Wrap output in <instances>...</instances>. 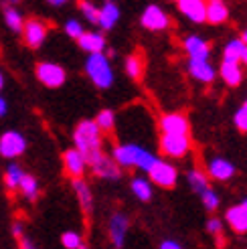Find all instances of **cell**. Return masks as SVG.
Masks as SVG:
<instances>
[{"mask_svg": "<svg viewBox=\"0 0 247 249\" xmlns=\"http://www.w3.org/2000/svg\"><path fill=\"white\" fill-rule=\"evenodd\" d=\"M225 219L235 233H247V211L243 209V205L229 207L225 213Z\"/></svg>", "mask_w": 247, "mask_h": 249, "instance_id": "obj_20", "label": "cell"}, {"mask_svg": "<svg viewBox=\"0 0 247 249\" xmlns=\"http://www.w3.org/2000/svg\"><path fill=\"white\" fill-rule=\"evenodd\" d=\"M241 41H243V43H245V47H247V29H245V31H243V35H241Z\"/></svg>", "mask_w": 247, "mask_h": 249, "instance_id": "obj_43", "label": "cell"}, {"mask_svg": "<svg viewBox=\"0 0 247 249\" xmlns=\"http://www.w3.org/2000/svg\"><path fill=\"white\" fill-rule=\"evenodd\" d=\"M233 124H235V128L239 132H247V104H243L235 111V116H233Z\"/></svg>", "mask_w": 247, "mask_h": 249, "instance_id": "obj_35", "label": "cell"}, {"mask_svg": "<svg viewBox=\"0 0 247 249\" xmlns=\"http://www.w3.org/2000/svg\"><path fill=\"white\" fill-rule=\"evenodd\" d=\"M36 79H39L45 87L57 89V87L65 85L67 71L61 67V65H57V63H51V61H43V63L36 65Z\"/></svg>", "mask_w": 247, "mask_h": 249, "instance_id": "obj_6", "label": "cell"}, {"mask_svg": "<svg viewBox=\"0 0 247 249\" xmlns=\"http://www.w3.org/2000/svg\"><path fill=\"white\" fill-rule=\"evenodd\" d=\"M158 128L162 136H189L191 124L189 118L180 111H170V114H164L158 120Z\"/></svg>", "mask_w": 247, "mask_h": 249, "instance_id": "obj_7", "label": "cell"}, {"mask_svg": "<svg viewBox=\"0 0 247 249\" xmlns=\"http://www.w3.org/2000/svg\"><path fill=\"white\" fill-rule=\"evenodd\" d=\"M112 160L120 168H132L134 166V168H140L144 172H150V168L154 166L158 156L140 144L128 142V144H118L114 148Z\"/></svg>", "mask_w": 247, "mask_h": 249, "instance_id": "obj_2", "label": "cell"}, {"mask_svg": "<svg viewBox=\"0 0 247 249\" xmlns=\"http://www.w3.org/2000/svg\"><path fill=\"white\" fill-rule=\"evenodd\" d=\"M207 177L209 178H215V180H229L233 174H235V166L233 162H229L227 158H221V156H213L211 160L207 162Z\"/></svg>", "mask_w": 247, "mask_h": 249, "instance_id": "obj_13", "label": "cell"}, {"mask_svg": "<svg viewBox=\"0 0 247 249\" xmlns=\"http://www.w3.org/2000/svg\"><path fill=\"white\" fill-rule=\"evenodd\" d=\"M73 191H75L77 195V201L81 205V211L85 215H91V211H93V193L89 189V184L85 182V178H79V180H73Z\"/></svg>", "mask_w": 247, "mask_h": 249, "instance_id": "obj_19", "label": "cell"}, {"mask_svg": "<svg viewBox=\"0 0 247 249\" xmlns=\"http://www.w3.org/2000/svg\"><path fill=\"white\" fill-rule=\"evenodd\" d=\"M4 22H6V27L10 29V31H15V33H22V27H24V18H22V15L17 10V8H12V6H8V8H4Z\"/></svg>", "mask_w": 247, "mask_h": 249, "instance_id": "obj_31", "label": "cell"}, {"mask_svg": "<svg viewBox=\"0 0 247 249\" xmlns=\"http://www.w3.org/2000/svg\"><path fill=\"white\" fill-rule=\"evenodd\" d=\"M219 75L229 87H237L243 81V71L239 63H231V61H221L219 67Z\"/></svg>", "mask_w": 247, "mask_h": 249, "instance_id": "obj_21", "label": "cell"}, {"mask_svg": "<svg viewBox=\"0 0 247 249\" xmlns=\"http://www.w3.org/2000/svg\"><path fill=\"white\" fill-rule=\"evenodd\" d=\"M79 8H81L83 18L88 20V22H91V24L100 22V8H97V6H93L91 2H81Z\"/></svg>", "mask_w": 247, "mask_h": 249, "instance_id": "obj_33", "label": "cell"}, {"mask_svg": "<svg viewBox=\"0 0 247 249\" xmlns=\"http://www.w3.org/2000/svg\"><path fill=\"white\" fill-rule=\"evenodd\" d=\"M63 170L71 180H79L83 178L85 170H88V162L75 148H69V150L63 152Z\"/></svg>", "mask_w": 247, "mask_h": 249, "instance_id": "obj_12", "label": "cell"}, {"mask_svg": "<svg viewBox=\"0 0 247 249\" xmlns=\"http://www.w3.org/2000/svg\"><path fill=\"white\" fill-rule=\"evenodd\" d=\"M187 180H189V184H191V189L194 191V193H205L207 189H211V184H209V178L207 177V172L203 170V168H193V170H189V174H187Z\"/></svg>", "mask_w": 247, "mask_h": 249, "instance_id": "obj_26", "label": "cell"}, {"mask_svg": "<svg viewBox=\"0 0 247 249\" xmlns=\"http://www.w3.org/2000/svg\"><path fill=\"white\" fill-rule=\"evenodd\" d=\"M18 191L29 198V201H36V196H39V182H36V178L33 177V174H27L24 172V177L20 180V186Z\"/></svg>", "mask_w": 247, "mask_h": 249, "instance_id": "obj_30", "label": "cell"}, {"mask_svg": "<svg viewBox=\"0 0 247 249\" xmlns=\"http://www.w3.org/2000/svg\"><path fill=\"white\" fill-rule=\"evenodd\" d=\"M73 148L85 158L88 166L104 156V134L95 126L93 120H81L73 130Z\"/></svg>", "mask_w": 247, "mask_h": 249, "instance_id": "obj_1", "label": "cell"}, {"mask_svg": "<svg viewBox=\"0 0 247 249\" xmlns=\"http://www.w3.org/2000/svg\"><path fill=\"white\" fill-rule=\"evenodd\" d=\"M17 241H18V249H39V247L35 245V241H31L29 237H24V235H22L20 239H17Z\"/></svg>", "mask_w": 247, "mask_h": 249, "instance_id": "obj_39", "label": "cell"}, {"mask_svg": "<svg viewBox=\"0 0 247 249\" xmlns=\"http://www.w3.org/2000/svg\"><path fill=\"white\" fill-rule=\"evenodd\" d=\"M245 51V43L241 39H233L225 45L223 49V61H231V63H241V57Z\"/></svg>", "mask_w": 247, "mask_h": 249, "instance_id": "obj_27", "label": "cell"}, {"mask_svg": "<svg viewBox=\"0 0 247 249\" xmlns=\"http://www.w3.org/2000/svg\"><path fill=\"white\" fill-rule=\"evenodd\" d=\"M158 146L164 158H182L191 152L193 142L191 136H160Z\"/></svg>", "mask_w": 247, "mask_h": 249, "instance_id": "obj_5", "label": "cell"}, {"mask_svg": "<svg viewBox=\"0 0 247 249\" xmlns=\"http://www.w3.org/2000/svg\"><path fill=\"white\" fill-rule=\"evenodd\" d=\"M24 177V170L18 166V164H8L6 172H4V184H6V189L12 193V191H18V186H20V180Z\"/></svg>", "mask_w": 247, "mask_h": 249, "instance_id": "obj_29", "label": "cell"}, {"mask_svg": "<svg viewBox=\"0 0 247 249\" xmlns=\"http://www.w3.org/2000/svg\"><path fill=\"white\" fill-rule=\"evenodd\" d=\"M130 229V219L124 213H114L109 217L107 223V233H109V241L116 249H122L124 243H126V235Z\"/></svg>", "mask_w": 247, "mask_h": 249, "instance_id": "obj_11", "label": "cell"}, {"mask_svg": "<svg viewBox=\"0 0 247 249\" xmlns=\"http://www.w3.org/2000/svg\"><path fill=\"white\" fill-rule=\"evenodd\" d=\"M61 243H63L65 249H79L83 239H81V235L77 231H65L63 235H61Z\"/></svg>", "mask_w": 247, "mask_h": 249, "instance_id": "obj_32", "label": "cell"}, {"mask_svg": "<svg viewBox=\"0 0 247 249\" xmlns=\"http://www.w3.org/2000/svg\"><path fill=\"white\" fill-rule=\"evenodd\" d=\"M79 249H89V245H88V243H81V247H79Z\"/></svg>", "mask_w": 247, "mask_h": 249, "instance_id": "obj_46", "label": "cell"}, {"mask_svg": "<svg viewBox=\"0 0 247 249\" xmlns=\"http://www.w3.org/2000/svg\"><path fill=\"white\" fill-rule=\"evenodd\" d=\"M148 177H150V182L160 186V189H175V184L178 180V170L168 160L158 158L154 166L150 168V172H148Z\"/></svg>", "mask_w": 247, "mask_h": 249, "instance_id": "obj_4", "label": "cell"}, {"mask_svg": "<svg viewBox=\"0 0 247 249\" xmlns=\"http://www.w3.org/2000/svg\"><path fill=\"white\" fill-rule=\"evenodd\" d=\"M160 249H184L176 239H164L160 243Z\"/></svg>", "mask_w": 247, "mask_h": 249, "instance_id": "obj_38", "label": "cell"}, {"mask_svg": "<svg viewBox=\"0 0 247 249\" xmlns=\"http://www.w3.org/2000/svg\"><path fill=\"white\" fill-rule=\"evenodd\" d=\"M120 20V8L116 2H104V6L100 8V29L109 31L116 27V22Z\"/></svg>", "mask_w": 247, "mask_h": 249, "instance_id": "obj_23", "label": "cell"}, {"mask_svg": "<svg viewBox=\"0 0 247 249\" xmlns=\"http://www.w3.org/2000/svg\"><path fill=\"white\" fill-rule=\"evenodd\" d=\"M241 61H243V63L247 65V47H245V51H243V57H241Z\"/></svg>", "mask_w": 247, "mask_h": 249, "instance_id": "obj_45", "label": "cell"}, {"mask_svg": "<svg viewBox=\"0 0 247 249\" xmlns=\"http://www.w3.org/2000/svg\"><path fill=\"white\" fill-rule=\"evenodd\" d=\"M4 87V75H2V71H0V89Z\"/></svg>", "mask_w": 247, "mask_h": 249, "instance_id": "obj_44", "label": "cell"}, {"mask_svg": "<svg viewBox=\"0 0 247 249\" xmlns=\"http://www.w3.org/2000/svg\"><path fill=\"white\" fill-rule=\"evenodd\" d=\"M65 33H67V36H71V39H75V41H77L85 31H83V24H81L79 20L71 18V20L65 22Z\"/></svg>", "mask_w": 247, "mask_h": 249, "instance_id": "obj_36", "label": "cell"}, {"mask_svg": "<svg viewBox=\"0 0 247 249\" xmlns=\"http://www.w3.org/2000/svg\"><path fill=\"white\" fill-rule=\"evenodd\" d=\"M24 150H27V138L20 132L8 130L0 136V156L2 158H18L24 154Z\"/></svg>", "mask_w": 247, "mask_h": 249, "instance_id": "obj_8", "label": "cell"}, {"mask_svg": "<svg viewBox=\"0 0 247 249\" xmlns=\"http://www.w3.org/2000/svg\"><path fill=\"white\" fill-rule=\"evenodd\" d=\"M130 189L136 195V198L142 201V203H148L152 198V182L148 178H144V177H134L130 180Z\"/></svg>", "mask_w": 247, "mask_h": 249, "instance_id": "obj_24", "label": "cell"}, {"mask_svg": "<svg viewBox=\"0 0 247 249\" xmlns=\"http://www.w3.org/2000/svg\"><path fill=\"white\" fill-rule=\"evenodd\" d=\"M182 47L187 51L189 59H209V55H211V45L199 35H189L184 39Z\"/></svg>", "mask_w": 247, "mask_h": 249, "instance_id": "obj_18", "label": "cell"}, {"mask_svg": "<svg viewBox=\"0 0 247 249\" xmlns=\"http://www.w3.org/2000/svg\"><path fill=\"white\" fill-rule=\"evenodd\" d=\"M207 231L213 235V237H217V241H219V245L223 243L221 241V235H223V223H221L217 217H211L207 221Z\"/></svg>", "mask_w": 247, "mask_h": 249, "instance_id": "obj_37", "label": "cell"}, {"mask_svg": "<svg viewBox=\"0 0 247 249\" xmlns=\"http://www.w3.org/2000/svg\"><path fill=\"white\" fill-rule=\"evenodd\" d=\"M229 18V8L225 2L221 0H211L207 2V17L205 22H211V24H223Z\"/></svg>", "mask_w": 247, "mask_h": 249, "instance_id": "obj_22", "label": "cell"}, {"mask_svg": "<svg viewBox=\"0 0 247 249\" xmlns=\"http://www.w3.org/2000/svg\"><path fill=\"white\" fill-rule=\"evenodd\" d=\"M124 69H126V73L132 77V79H140L142 73L146 69V61L142 57V53H132L126 57V61H124Z\"/></svg>", "mask_w": 247, "mask_h": 249, "instance_id": "obj_25", "label": "cell"}, {"mask_svg": "<svg viewBox=\"0 0 247 249\" xmlns=\"http://www.w3.org/2000/svg\"><path fill=\"white\" fill-rule=\"evenodd\" d=\"M140 24L148 31H164L170 27V17L158 4H148L140 17Z\"/></svg>", "mask_w": 247, "mask_h": 249, "instance_id": "obj_10", "label": "cell"}, {"mask_svg": "<svg viewBox=\"0 0 247 249\" xmlns=\"http://www.w3.org/2000/svg\"><path fill=\"white\" fill-rule=\"evenodd\" d=\"M176 8H178L180 15H184L191 22H196V24L205 22L207 2H203V0H178Z\"/></svg>", "mask_w": 247, "mask_h": 249, "instance_id": "obj_15", "label": "cell"}, {"mask_svg": "<svg viewBox=\"0 0 247 249\" xmlns=\"http://www.w3.org/2000/svg\"><path fill=\"white\" fill-rule=\"evenodd\" d=\"M91 172L95 174L97 178H106V180H118L120 177H122V168L114 162L112 158L109 156H102L100 160H97V162H93L91 166Z\"/></svg>", "mask_w": 247, "mask_h": 249, "instance_id": "obj_17", "label": "cell"}, {"mask_svg": "<svg viewBox=\"0 0 247 249\" xmlns=\"http://www.w3.org/2000/svg\"><path fill=\"white\" fill-rule=\"evenodd\" d=\"M93 122H95V126L100 128L102 134H109L116 128V114L112 109H100V114L95 116Z\"/></svg>", "mask_w": 247, "mask_h": 249, "instance_id": "obj_28", "label": "cell"}, {"mask_svg": "<svg viewBox=\"0 0 247 249\" xmlns=\"http://www.w3.org/2000/svg\"><path fill=\"white\" fill-rule=\"evenodd\" d=\"M201 201H203V207L207 209V211H217L219 209V195L213 191V189H207L205 193H201Z\"/></svg>", "mask_w": 247, "mask_h": 249, "instance_id": "obj_34", "label": "cell"}, {"mask_svg": "<svg viewBox=\"0 0 247 249\" xmlns=\"http://www.w3.org/2000/svg\"><path fill=\"white\" fill-rule=\"evenodd\" d=\"M47 33H49V24L41 18H29L24 20V27H22V39L27 43V47L31 49H39L45 39H47Z\"/></svg>", "mask_w": 247, "mask_h": 249, "instance_id": "obj_9", "label": "cell"}, {"mask_svg": "<svg viewBox=\"0 0 247 249\" xmlns=\"http://www.w3.org/2000/svg\"><path fill=\"white\" fill-rule=\"evenodd\" d=\"M241 205H243V209H245V211H247V198H245V201H243V203H241Z\"/></svg>", "mask_w": 247, "mask_h": 249, "instance_id": "obj_47", "label": "cell"}, {"mask_svg": "<svg viewBox=\"0 0 247 249\" xmlns=\"http://www.w3.org/2000/svg\"><path fill=\"white\" fill-rule=\"evenodd\" d=\"M187 69L191 73V77L201 83H213L217 77V71L209 63V59H189Z\"/></svg>", "mask_w": 247, "mask_h": 249, "instance_id": "obj_14", "label": "cell"}, {"mask_svg": "<svg viewBox=\"0 0 247 249\" xmlns=\"http://www.w3.org/2000/svg\"><path fill=\"white\" fill-rule=\"evenodd\" d=\"M51 4H53V6H63V4H65V0H53Z\"/></svg>", "mask_w": 247, "mask_h": 249, "instance_id": "obj_42", "label": "cell"}, {"mask_svg": "<svg viewBox=\"0 0 247 249\" xmlns=\"http://www.w3.org/2000/svg\"><path fill=\"white\" fill-rule=\"evenodd\" d=\"M77 45L83 49L85 53L89 55H100L107 49V41L102 33H95V31H88L83 33L79 39H77Z\"/></svg>", "mask_w": 247, "mask_h": 249, "instance_id": "obj_16", "label": "cell"}, {"mask_svg": "<svg viewBox=\"0 0 247 249\" xmlns=\"http://www.w3.org/2000/svg\"><path fill=\"white\" fill-rule=\"evenodd\" d=\"M12 235H15V237H17V239H20V237H22V235H24V233H22V223H20V221H17V223H12Z\"/></svg>", "mask_w": 247, "mask_h": 249, "instance_id": "obj_40", "label": "cell"}, {"mask_svg": "<svg viewBox=\"0 0 247 249\" xmlns=\"http://www.w3.org/2000/svg\"><path fill=\"white\" fill-rule=\"evenodd\" d=\"M6 111H8V104H6V99H4L2 95H0V118H2V116L6 114Z\"/></svg>", "mask_w": 247, "mask_h": 249, "instance_id": "obj_41", "label": "cell"}, {"mask_svg": "<svg viewBox=\"0 0 247 249\" xmlns=\"http://www.w3.org/2000/svg\"><path fill=\"white\" fill-rule=\"evenodd\" d=\"M245 104H247V102H245Z\"/></svg>", "mask_w": 247, "mask_h": 249, "instance_id": "obj_48", "label": "cell"}, {"mask_svg": "<svg viewBox=\"0 0 247 249\" xmlns=\"http://www.w3.org/2000/svg\"><path fill=\"white\" fill-rule=\"evenodd\" d=\"M85 73L91 79V83L97 89H109L114 83V69L109 63L107 55L100 53V55H89L85 61Z\"/></svg>", "mask_w": 247, "mask_h": 249, "instance_id": "obj_3", "label": "cell"}]
</instances>
